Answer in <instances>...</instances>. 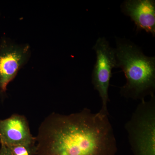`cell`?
<instances>
[{
	"label": "cell",
	"mask_w": 155,
	"mask_h": 155,
	"mask_svg": "<svg viewBox=\"0 0 155 155\" xmlns=\"http://www.w3.org/2000/svg\"><path fill=\"white\" fill-rule=\"evenodd\" d=\"M121 9L134 22L137 31H144L154 37L155 0H126L122 2Z\"/></svg>",
	"instance_id": "52a82bcc"
},
{
	"label": "cell",
	"mask_w": 155,
	"mask_h": 155,
	"mask_svg": "<svg viewBox=\"0 0 155 155\" xmlns=\"http://www.w3.org/2000/svg\"><path fill=\"white\" fill-rule=\"evenodd\" d=\"M116 41L117 68L122 69L126 78L120 94L127 99L140 101L155 95V57L145 55L129 40L116 37Z\"/></svg>",
	"instance_id": "7a4b0ae2"
},
{
	"label": "cell",
	"mask_w": 155,
	"mask_h": 155,
	"mask_svg": "<svg viewBox=\"0 0 155 155\" xmlns=\"http://www.w3.org/2000/svg\"><path fill=\"white\" fill-rule=\"evenodd\" d=\"M31 54L28 44L18 43L3 37L0 40V99L7 97L8 86L28 63Z\"/></svg>",
	"instance_id": "277c9868"
},
{
	"label": "cell",
	"mask_w": 155,
	"mask_h": 155,
	"mask_svg": "<svg viewBox=\"0 0 155 155\" xmlns=\"http://www.w3.org/2000/svg\"><path fill=\"white\" fill-rule=\"evenodd\" d=\"M29 124L23 115L14 114L0 120V143L6 147L35 143Z\"/></svg>",
	"instance_id": "8992f818"
},
{
	"label": "cell",
	"mask_w": 155,
	"mask_h": 155,
	"mask_svg": "<svg viewBox=\"0 0 155 155\" xmlns=\"http://www.w3.org/2000/svg\"><path fill=\"white\" fill-rule=\"evenodd\" d=\"M12 155H37L36 143L7 147Z\"/></svg>",
	"instance_id": "ba28073f"
},
{
	"label": "cell",
	"mask_w": 155,
	"mask_h": 155,
	"mask_svg": "<svg viewBox=\"0 0 155 155\" xmlns=\"http://www.w3.org/2000/svg\"><path fill=\"white\" fill-rule=\"evenodd\" d=\"M0 155H12L8 147L1 145V148H0Z\"/></svg>",
	"instance_id": "9c48e42d"
},
{
	"label": "cell",
	"mask_w": 155,
	"mask_h": 155,
	"mask_svg": "<svg viewBox=\"0 0 155 155\" xmlns=\"http://www.w3.org/2000/svg\"><path fill=\"white\" fill-rule=\"evenodd\" d=\"M109 114L87 108L64 115L53 113L40 125L37 155H115L117 143Z\"/></svg>",
	"instance_id": "6da1fadb"
},
{
	"label": "cell",
	"mask_w": 155,
	"mask_h": 155,
	"mask_svg": "<svg viewBox=\"0 0 155 155\" xmlns=\"http://www.w3.org/2000/svg\"></svg>",
	"instance_id": "30bf717a"
},
{
	"label": "cell",
	"mask_w": 155,
	"mask_h": 155,
	"mask_svg": "<svg viewBox=\"0 0 155 155\" xmlns=\"http://www.w3.org/2000/svg\"><path fill=\"white\" fill-rule=\"evenodd\" d=\"M133 155H155V96L140 101L125 125Z\"/></svg>",
	"instance_id": "3957f363"
},
{
	"label": "cell",
	"mask_w": 155,
	"mask_h": 155,
	"mask_svg": "<svg viewBox=\"0 0 155 155\" xmlns=\"http://www.w3.org/2000/svg\"><path fill=\"white\" fill-rule=\"evenodd\" d=\"M92 49L96 54V61L92 73V83L94 89L99 93L101 100V108L100 112L109 114L107 103L109 102L110 80L112 70L117 68L115 48L111 46L105 38L100 37Z\"/></svg>",
	"instance_id": "5b68a950"
}]
</instances>
